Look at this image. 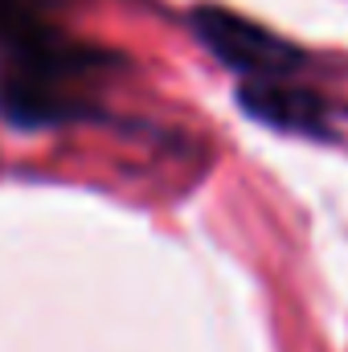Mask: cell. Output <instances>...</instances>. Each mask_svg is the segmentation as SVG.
Here are the masks:
<instances>
[{
  "label": "cell",
  "instance_id": "cell-3",
  "mask_svg": "<svg viewBox=\"0 0 348 352\" xmlns=\"http://www.w3.org/2000/svg\"><path fill=\"white\" fill-rule=\"evenodd\" d=\"M238 102L250 119L266 127L291 131V135H312V140H332L336 135V107L316 87H303L299 78H274V82H242Z\"/></svg>",
  "mask_w": 348,
  "mask_h": 352
},
{
  "label": "cell",
  "instance_id": "cell-1",
  "mask_svg": "<svg viewBox=\"0 0 348 352\" xmlns=\"http://www.w3.org/2000/svg\"><path fill=\"white\" fill-rule=\"evenodd\" d=\"M188 25L197 33V41L234 74H242V82H274V78H295L303 66V50L291 45L287 37L270 33L266 25L221 8V4H197L188 12Z\"/></svg>",
  "mask_w": 348,
  "mask_h": 352
},
{
  "label": "cell",
  "instance_id": "cell-2",
  "mask_svg": "<svg viewBox=\"0 0 348 352\" xmlns=\"http://www.w3.org/2000/svg\"><path fill=\"white\" fill-rule=\"evenodd\" d=\"M54 0H0V74H54L78 70L98 58V45L70 37L50 16Z\"/></svg>",
  "mask_w": 348,
  "mask_h": 352
}]
</instances>
